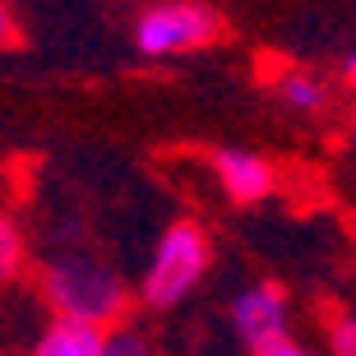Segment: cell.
Instances as JSON below:
<instances>
[{
	"label": "cell",
	"mask_w": 356,
	"mask_h": 356,
	"mask_svg": "<svg viewBox=\"0 0 356 356\" xmlns=\"http://www.w3.org/2000/svg\"><path fill=\"white\" fill-rule=\"evenodd\" d=\"M42 296L56 310V319L106 329L125 315V282L111 264L92 254H60L42 268Z\"/></svg>",
	"instance_id": "cell-1"
},
{
	"label": "cell",
	"mask_w": 356,
	"mask_h": 356,
	"mask_svg": "<svg viewBox=\"0 0 356 356\" xmlns=\"http://www.w3.org/2000/svg\"><path fill=\"white\" fill-rule=\"evenodd\" d=\"M218 38H222V19L213 5H199V0H162L134 24V47L144 56H185Z\"/></svg>",
	"instance_id": "cell-3"
},
{
	"label": "cell",
	"mask_w": 356,
	"mask_h": 356,
	"mask_svg": "<svg viewBox=\"0 0 356 356\" xmlns=\"http://www.w3.org/2000/svg\"><path fill=\"white\" fill-rule=\"evenodd\" d=\"M102 347H106V329L56 319L51 329L33 343V356H102Z\"/></svg>",
	"instance_id": "cell-6"
},
{
	"label": "cell",
	"mask_w": 356,
	"mask_h": 356,
	"mask_svg": "<svg viewBox=\"0 0 356 356\" xmlns=\"http://www.w3.org/2000/svg\"><path fill=\"white\" fill-rule=\"evenodd\" d=\"M213 250L204 227L195 222H172L158 236V250L144 268V282H139V301L153 305V310H172L181 305L190 291L199 287V277L209 273Z\"/></svg>",
	"instance_id": "cell-2"
},
{
	"label": "cell",
	"mask_w": 356,
	"mask_h": 356,
	"mask_svg": "<svg viewBox=\"0 0 356 356\" xmlns=\"http://www.w3.org/2000/svg\"><path fill=\"white\" fill-rule=\"evenodd\" d=\"M14 38V24H10V10H5V5H0V47H5V42Z\"/></svg>",
	"instance_id": "cell-12"
},
{
	"label": "cell",
	"mask_w": 356,
	"mask_h": 356,
	"mask_svg": "<svg viewBox=\"0 0 356 356\" xmlns=\"http://www.w3.org/2000/svg\"><path fill=\"white\" fill-rule=\"evenodd\" d=\"M343 74H347V79H356V47L343 56Z\"/></svg>",
	"instance_id": "cell-13"
},
{
	"label": "cell",
	"mask_w": 356,
	"mask_h": 356,
	"mask_svg": "<svg viewBox=\"0 0 356 356\" xmlns=\"http://www.w3.org/2000/svg\"><path fill=\"white\" fill-rule=\"evenodd\" d=\"M19 268H24V232L0 213V282L19 277Z\"/></svg>",
	"instance_id": "cell-8"
},
{
	"label": "cell",
	"mask_w": 356,
	"mask_h": 356,
	"mask_svg": "<svg viewBox=\"0 0 356 356\" xmlns=\"http://www.w3.org/2000/svg\"><path fill=\"white\" fill-rule=\"evenodd\" d=\"M287 291L277 287V282H254L250 291H241L236 301H232V329L250 356H259L264 347L282 343L287 338Z\"/></svg>",
	"instance_id": "cell-4"
},
{
	"label": "cell",
	"mask_w": 356,
	"mask_h": 356,
	"mask_svg": "<svg viewBox=\"0 0 356 356\" xmlns=\"http://www.w3.org/2000/svg\"><path fill=\"white\" fill-rule=\"evenodd\" d=\"M213 176L227 190L232 204H259V199L273 195V167H268L259 153H245V148H218L213 153Z\"/></svg>",
	"instance_id": "cell-5"
},
{
	"label": "cell",
	"mask_w": 356,
	"mask_h": 356,
	"mask_svg": "<svg viewBox=\"0 0 356 356\" xmlns=\"http://www.w3.org/2000/svg\"><path fill=\"white\" fill-rule=\"evenodd\" d=\"M102 356H153V347H148L144 333H134V329H111V333H106Z\"/></svg>",
	"instance_id": "cell-9"
},
{
	"label": "cell",
	"mask_w": 356,
	"mask_h": 356,
	"mask_svg": "<svg viewBox=\"0 0 356 356\" xmlns=\"http://www.w3.org/2000/svg\"><path fill=\"white\" fill-rule=\"evenodd\" d=\"M273 92H277V102H282V106H291V111H305V116L329 102V88H324V79L305 74V70H287V74H277Z\"/></svg>",
	"instance_id": "cell-7"
},
{
	"label": "cell",
	"mask_w": 356,
	"mask_h": 356,
	"mask_svg": "<svg viewBox=\"0 0 356 356\" xmlns=\"http://www.w3.org/2000/svg\"><path fill=\"white\" fill-rule=\"evenodd\" d=\"M259 356H315V352H310V347H301V343H291V338H282V343L264 347Z\"/></svg>",
	"instance_id": "cell-11"
},
{
	"label": "cell",
	"mask_w": 356,
	"mask_h": 356,
	"mask_svg": "<svg viewBox=\"0 0 356 356\" xmlns=\"http://www.w3.org/2000/svg\"><path fill=\"white\" fill-rule=\"evenodd\" d=\"M329 343H333V356H356V319H352V315L333 319Z\"/></svg>",
	"instance_id": "cell-10"
}]
</instances>
